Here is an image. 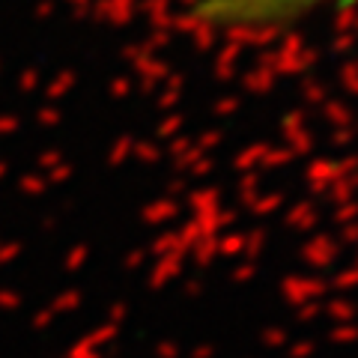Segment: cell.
I'll list each match as a JSON object with an SVG mask.
<instances>
[{
  "label": "cell",
  "instance_id": "6da1fadb",
  "mask_svg": "<svg viewBox=\"0 0 358 358\" xmlns=\"http://www.w3.org/2000/svg\"><path fill=\"white\" fill-rule=\"evenodd\" d=\"M343 0H194L192 21L215 33H263L299 24Z\"/></svg>",
  "mask_w": 358,
  "mask_h": 358
}]
</instances>
